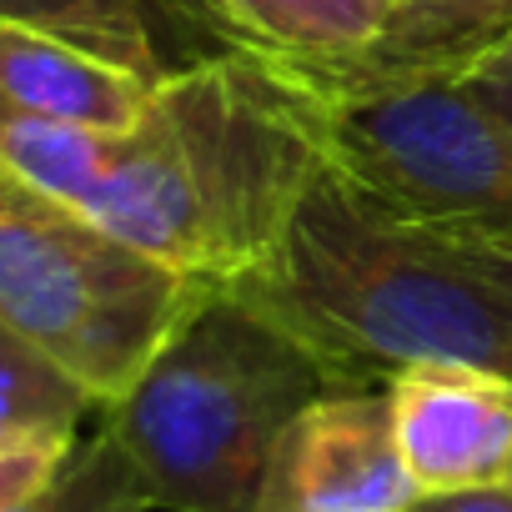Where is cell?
Instances as JSON below:
<instances>
[{
	"label": "cell",
	"instance_id": "17",
	"mask_svg": "<svg viewBox=\"0 0 512 512\" xmlns=\"http://www.w3.org/2000/svg\"><path fill=\"white\" fill-rule=\"evenodd\" d=\"M407 512H512V487H472V492H432Z\"/></svg>",
	"mask_w": 512,
	"mask_h": 512
},
{
	"label": "cell",
	"instance_id": "8",
	"mask_svg": "<svg viewBox=\"0 0 512 512\" xmlns=\"http://www.w3.org/2000/svg\"><path fill=\"white\" fill-rule=\"evenodd\" d=\"M151 91L156 81L136 71H121L46 31L0 21V116L126 136L146 116Z\"/></svg>",
	"mask_w": 512,
	"mask_h": 512
},
{
	"label": "cell",
	"instance_id": "14",
	"mask_svg": "<svg viewBox=\"0 0 512 512\" xmlns=\"http://www.w3.org/2000/svg\"><path fill=\"white\" fill-rule=\"evenodd\" d=\"M16 512H151V507H146L121 447L106 432H96L71 452L61 477Z\"/></svg>",
	"mask_w": 512,
	"mask_h": 512
},
{
	"label": "cell",
	"instance_id": "18",
	"mask_svg": "<svg viewBox=\"0 0 512 512\" xmlns=\"http://www.w3.org/2000/svg\"><path fill=\"white\" fill-rule=\"evenodd\" d=\"M467 256L477 262V272L512 302V251H492V246H467Z\"/></svg>",
	"mask_w": 512,
	"mask_h": 512
},
{
	"label": "cell",
	"instance_id": "4",
	"mask_svg": "<svg viewBox=\"0 0 512 512\" xmlns=\"http://www.w3.org/2000/svg\"><path fill=\"white\" fill-rule=\"evenodd\" d=\"M317 106L327 166L392 216L512 251V126L472 86V66H282Z\"/></svg>",
	"mask_w": 512,
	"mask_h": 512
},
{
	"label": "cell",
	"instance_id": "15",
	"mask_svg": "<svg viewBox=\"0 0 512 512\" xmlns=\"http://www.w3.org/2000/svg\"><path fill=\"white\" fill-rule=\"evenodd\" d=\"M76 447L81 437H0V512H16L41 497Z\"/></svg>",
	"mask_w": 512,
	"mask_h": 512
},
{
	"label": "cell",
	"instance_id": "9",
	"mask_svg": "<svg viewBox=\"0 0 512 512\" xmlns=\"http://www.w3.org/2000/svg\"><path fill=\"white\" fill-rule=\"evenodd\" d=\"M0 21L71 41L146 81H166L171 71L211 56L201 41H191L186 21L166 0H0Z\"/></svg>",
	"mask_w": 512,
	"mask_h": 512
},
{
	"label": "cell",
	"instance_id": "5",
	"mask_svg": "<svg viewBox=\"0 0 512 512\" xmlns=\"http://www.w3.org/2000/svg\"><path fill=\"white\" fill-rule=\"evenodd\" d=\"M206 292L216 287L151 262L0 171V322L46 352L101 412L136 387Z\"/></svg>",
	"mask_w": 512,
	"mask_h": 512
},
{
	"label": "cell",
	"instance_id": "11",
	"mask_svg": "<svg viewBox=\"0 0 512 512\" xmlns=\"http://www.w3.org/2000/svg\"><path fill=\"white\" fill-rule=\"evenodd\" d=\"M507 31L512 0H392V31L372 56L402 66H477Z\"/></svg>",
	"mask_w": 512,
	"mask_h": 512
},
{
	"label": "cell",
	"instance_id": "2",
	"mask_svg": "<svg viewBox=\"0 0 512 512\" xmlns=\"http://www.w3.org/2000/svg\"><path fill=\"white\" fill-rule=\"evenodd\" d=\"M231 292L347 387H382L417 362H462L512 382V302L467 246L392 216L332 166L302 196L282 246Z\"/></svg>",
	"mask_w": 512,
	"mask_h": 512
},
{
	"label": "cell",
	"instance_id": "16",
	"mask_svg": "<svg viewBox=\"0 0 512 512\" xmlns=\"http://www.w3.org/2000/svg\"><path fill=\"white\" fill-rule=\"evenodd\" d=\"M472 86L487 96V106L512 126V31H507V41L492 51V56H482L477 66H472Z\"/></svg>",
	"mask_w": 512,
	"mask_h": 512
},
{
	"label": "cell",
	"instance_id": "19",
	"mask_svg": "<svg viewBox=\"0 0 512 512\" xmlns=\"http://www.w3.org/2000/svg\"><path fill=\"white\" fill-rule=\"evenodd\" d=\"M507 487H512V472H507Z\"/></svg>",
	"mask_w": 512,
	"mask_h": 512
},
{
	"label": "cell",
	"instance_id": "12",
	"mask_svg": "<svg viewBox=\"0 0 512 512\" xmlns=\"http://www.w3.org/2000/svg\"><path fill=\"white\" fill-rule=\"evenodd\" d=\"M111 136L86 126H56V121H26V116H0V171L11 181L61 201L81 206L106 166Z\"/></svg>",
	"mask_w": 512,
	"mask_h": 512
},
{
	"label": "cell",
	"instance_id": "6",
	"mask_svg": "<svg viewBox=\"0 0 512 512\" xmlns=\"http://www.w3.org/2000/svg\"><path fill=\"white\" fill-rule=\"evenodd\" d=\"M417 497L387 387H332L287 422L262 512H407Z\"/></svg>",
	"mask_w": 512,
	"mask_h": 512
},
{
	"label": "cell",
	"instance_id": "10",
	"mask_svg": "<svg viewBox=\"0 0 512 512\" xmlns=\"http://www.w3.org/2000/svg\"><path fill=\"white\" fill-rule=\"evenodd\" d=\"M241 51L277 66H352L392 31V0H211Z\"/></svg>",
	"mask_w": 512,
	"mask_h": 512
},
{
	"label": "cell",
	"instance_id": "7",
	"mask_svg": "<svg viewBox=\"0 0 512 512\" xmlns=\"http://www.w3.org/2000/svg\"><path fill=\"white\" fill-rule=\"evenodd\" d=\"M397 452L422 497L502 487L512 472V382L462 362H417L387 382Z\"/></svg>",
	"mask_w": 512,
	"mask_h": 512
},
{
	"label": "cell",
	"instance_id": "3",
	"mask_svg": "<svg viewBox=\"0 0 512 512\" xmlns=\"http://www.w3.org/2000/svg\"><path fill=\"white\" fill-rule=\"evenodd\" d=\"M347 387L312 347L231 287H216L151 357L136 387L101 412L146 507L262 512L287 422Z\"/></svg>",
	"mask_w": 512,
	"mask_h": 512
},
{
	"label": "cell",
	"instance_id": "13",
	"mask_svg": "<svg viewBox=\"0 0 512 512\" xmlns=\"http://www.w3.org/2000/svg\"><path fill=\"white\" fill-rule=\"evenodd\" d=\"M101 412L46 352L0 322V437H81Z\"/></svg>",
	"mask_w": 512,
	"mask_h": 512
},
{
	"label": "cell",
	"instance_id": "1",
	"mask_svg": "<svg viewBox=\"0 0 512 512\" xmlns=\"http://www.w3.org/2000/svg\"><path fill=\"white\" fill-rule=\"evenodd\" d=\"M322 171L317 106L297 76L221 51L156 81L76 211L201 287H236L282 246Z\"/></svg>",
	"mask_w": 512,
	"mask_h": 512
}]
</instances>
